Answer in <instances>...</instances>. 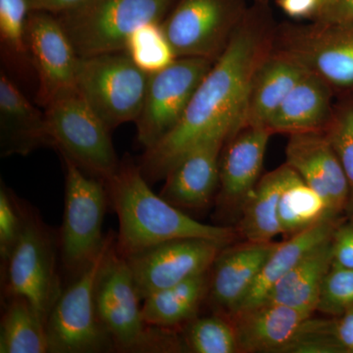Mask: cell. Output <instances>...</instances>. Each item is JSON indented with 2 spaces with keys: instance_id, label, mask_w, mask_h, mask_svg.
I'll return each mask as SVG.
<instances>
[{
  "instance_id": "9c48e42d",
  "label": "cell",
  "mask_w": 353,
  "mask_h": 353,
  "mask_svg": "<svg viewBox=\"0 0 353 353\" xmlns=\"http://www.w3.org/2000/svg\"><path fill=\"white\" fill-rule=\"evenodd\" d=\"M65 166V209L61 253L70 273L80 275L94 261L105 243L102 223L106 205L105 183L61 155Z\"/></svg>"
},
{
  "instance_id": "8fae6325",
  "label": "cell",
  "mask_w": 353,
  "mask_h": 353,
  "mask_svg": "<svg viewBox=\"0 0 353 353\" xmlns=\"http://www.w3.org/2000/svg\"><path fill=\"white\" fill-rule=\"evenodd\" d=\"M9 296H22L48 321L62 294L52 234L34 211L23 208V228L4 265Z\"/></svg>"
},
{
  "instance_id": "ffe728a7",
  "label": "cell",
  "mask_w": 353,
  "mask_h": 353,
  "mask_svg": "<svg viewBox=\"0 0 353 353\" xmlns=\"http://www.w3.org/2000/svg\"><path fill=\"white\" fill-rule=\"evenodd\" d=\"M50 145L44 111L28 101L15 83L0 74V148L2 157L27 155Z\"/></svg>"
},
{
  "instance_id": "e0dca14e",
  "label": "cell",
  "mask_w": 353,
  "mask_h": 353,
  "mask_svg": "<svg viewBox=\"0 0 353 353\" xmlns=\"http://www.w3.org/2000/svg\"><path fill=\"white\" fill-rule=\"evenodd\" d=\"M273 136L266 127L245 126L227 139L220 158V203L243 206L259 182L265 152Z\"/></svg>"
},
{
  "instance_id": "60d3db41",
  "label": "cell",
  "mask_w": 353,
  "mask_h": 353,
  "mask_svg": "<svg viewBox=\"0 0 353 353\" xmlns=\"http://www.w3.org/2000/svg\"><path fill=\"white\" fill-rule=\"evenodd\" d=\"M334 1H336V0H319V7H318V10L317 12L315 13V15L317 13L321 12L324 9L328 8ZM314 16H313V17H314Z\"/></svg>"
},
{
  "instance_id": "7402d4cb",
  "label": "cell",
  "mask_w": 353,
  "mask_h": 353,
  "mask_svg": "<svg viewBox=\"0 0 353 353\" xmlns=\"http://www.w3.org/2000/svg\"><path fill=\"white\" fill-rule=\"evenodd\" d=\"M305 72L289 58L272 50L253 77L241 128L266 127L272 115Z\"/></svg>"
},
{
  "instance_id": "5bb4252c",
  "label": "cell",
  "mask_w": 353,
  "mask_h": 353,
  "mask_svg": "<svg viewBox=\"0 0 353 353\" xmlns=\"http://www.w3.org/2000/svg\"><path fill=\"white\" fill-rule=\"evenodd\" d=\"M26 46L39 80L36 101L46 108L54 97L76 88L80 57L57 15L31 11L26 26Z\"/></svg>"
},
{
  "instance_id": "4dcf8cb0",
  "label": "cell",
  "mask_w": 353,
  "mask_h": 353,
  "mask_svg": "<svg viewBox=\"0 0 353 353\" xmlns=\"http://www.w3.org/2000/svg\"><path fill=\"white\" fill-rule=\"evenodd\" d=\"M185 343L196 353H236L238 340L233 323L225 316H208L190 322Z\"/></svg>"
},
{
  "instance_id": "4fadbf2b",
  "label": "cell",
  "mask_w": 353,
  "mask_h": 353,
  "mask_svg": "<svg viewBox=\"0 0 353 353\" xmlns=\"http://www.w3.org/2000/svg\"><path fill=\"white\" fill-rule=\"evenodd\" d=\"M228 245L205 239H180L125 257L141 301L201 274L208 273Z\"/></svg>"
},
{
  "instance_id": "d6986e66",
  "label": "cell",
  "mask_w": 353,
  "mask_h": 353,
  "mask_svg": "<svg viewBox=\"0 0 353 353\" xmlns=\"http://www.w3.org/2000/svg\"><path fill=\"white\" fill-rule=\"evenodd\" d=\"M310 316L283 304L265 301L231 317L240 352H283Z\"/></svg>"
},
{
  "instance_id": "836d02e7",
  "label": "cell",
  "mask_w": 353,
  "mask_h": 353,
  "mask_svg": "<svg viewBox=\"0 0 353 353\" xmlns=\"http://www.w3.org/2000/svg\"><path fill=\"white\" fill-rule=\"evenodd\" d=\"M353 305V269L332 264L323 281L317 311L340 316Z\"/></svg>"
},
{
  "instance_id": "9a60e30c",
  "label": "cell",
  "mask_w": 353,
  "mask_h": 353,
  "mask_svg": "<svg viewBox=\"0 0 353 353\" xmlns=\"http://www.w3.org/2000/svg\"><path fill=\"white\" fill-rule=\"evenodd\" d=\"M232 132L219 130L190 148L165 178L160 196L179 208H208L220 185V158Z\"/></svg>"
},
{
  "instance_id": "83f0119b",
  "label": "cell",
  "mask_w": 353,
  "mask_h": 353,
  "mask_svg": "<svg viewBox=\"0 0 353 353\" xmlns=\"http://www.w3.org/2000/svg\"><path fill=\"white\" fill-rule=\"evenodd\" d=\"M9 297L1 320L0 352H48V321L24 297Z\"/></svg>"
},
{
  "instance_id": "74e56055",
  "label": "cell",
  "mask_w": 353,
  "mask_h": 353,
  "mask_svg": "<svg viewBox=\"0 0 353 353\" xmlns=\"http://www.w3.org/2000/svg\"><path fill=\"white\" fill-rule=\"evenodd\" d=\"M334 331L345 352L353 353V305L334 320Z\"/></svg>"
},
{
  "instance_id": "ba28073f",
  "label": "cell",
  "mask_w": 353,
  "mask_h": 353,
  "mask_svg": "<svg viewBox=\"0 0 353 353\" xmlns=\"http://www.w3.org/2000/svg\"><path fill=\"white\" fill-rule=\"evenodd\" d=\"M273 52L333 88H353V22L311 20L308 24L277 25Z\"/></svg>"
},
{
  "instance_id": "ac0fdd59",
  "label": "cell",
  "mask_w": 353,
  "mask_h": 353,
  "mask_svg": "<svg viewBox=\"0 0 353 353\" xmlns=\"http://www.w3.org/2000/svg\"><path fill=\"white\" fill-rule=\"evenodd\" d=\"M277 243L246 241L223 248L209 282L211 301L223 314L230 317L236 312Z\"/></svg>"
},
{
  "instance_id": "603a6c76",
  "label": "cell",
  "mask_w": 353,
  "mask_h": 353,
  "mask_svg": "<svg viewBox=\"0 0 353 353\" xmlns=\"http://www.w3.org/2000/svg\"><path fill=\"white\" fill-rule=\"evenodd\" d=\"M332 238L309 252L274 285L265 301L313 315L317 311L323 281L333 264Z\"/></svg>"
},
{
  "instance_id": "ab89813d",
  "label": "cell",
  "mask_w": 353,
  "mask_h": 353,
  "mask_svg": "<svg viewBox=\"0 0 353 353\" xmlns=\"http://www.w3.org/2000/svg\"><path fill=\"white\" fill-rule=\"evenodd\" d=\"M31 11L58 14L69 10L83 0H27Z\"/></svg>"
},
{
  "instance_id": "3957f363",
  "label": "cell",
  "mask_w": 353,
  "mask_h": 353,
  "mask_svg": "<svg viewBox=\"0 0 353 353\" xmlns=\"http://www.w3.org/2000/svg\"><path fill=\"white\" fill-rule=\"evenodd\" d=\"M127 259L116 243L102 266L97 289V314L121 352H173L180 341L170 329L157 328L146 323Z\"/></svg>"
},
{
  "instance_id": "d4e9b609",
  "label": "cell",
  "mask_w": 353,
  "mask_h": 353,
  "mask_svg": "<svg viewBox=\"0 0 353 353\" xmlns=\"http://www.w3.org/2000/svg\"><path fill=\"white\" fill-rule=\"evenodd\" d=\"M292 167L287 163L260 178L241 206L239 232L250 243H272L281 231L279 202Z\"/></svg>"
},
{
  "instance_id": "6da1fadb",
  "label": "cell",
  "mask_w": 353,
  "mask_h": 353,
  "mask_svg": "<svg viewBox=\"0 0 353 353\" xmlns=\"http://www.w3.org/2000/svg\"><path fill=\"white\" fill-rule=\"evenodd\" d=\"M276 24L269 0H252L226 50L199 85L182 120L141 157L150 182L166 178L190 148L219 130L241 126L253 77L273 50Z\"/></svg>"
},
{
  "instance_id": "d6a6232c",
  "label": "cell",
  "mask_w": 353,
  "mask_h": 353,
  "mask_svg": "<svg viewBox=\"0 0 353 353\" xmlns=\"http://www.w3.org/2000/svg\"><path fill=\"white\" fill-rule=\"evenodd\" d=\"M283 352L341 353L345 350L336 338L334 320L312 319L310 316Z\"/></svg>"
},
{
  "instance_id": "5b68a950",
  "label": "cell",
  "mask_w": 353,
  "mask_h": 353,
  "mask_svg": "<svg viewBox=\"0 0 353 353\" xmlns=\"http://www.w3.org/2000/svg\"><path fill=\"white\" fill-rule=\"evenodd\" d=\"M50 146L81 169L105 182L120 161L110 130L77 88L58 94L44 108Z\"/></svg>"
},
{
  "instance_id": "f35d334b",
  "label": "cell",
  "mask_w": 353,
  "mask_h": 353,
  "mask_svg": "<svg viewBox=\"0 0 353 353\" xmlns=\"http://www.w3.org/2000/svg\"><path fill=\"white\" fill-rule=\"evenodd\" d=\"M278 4L290 17L312 19L319 7V0H278Z\"/></svg>"
},
{
  "instance_id": "cb8c5ba5",
  "label": "cell",
  "mask_w": 353,
  "mask_h": 353,
  "mask_svg": "<svg viewBox=\"0 0 353 353\" xmlns=\"http://www.w3.org/2000/svg\"><path fill=\"white\" fill-rule=\"evenodd\" d=\"M338 226L339 219L324 221L283 243H278L236 312L263 303L274 285L313 248L330 240Z\"/></svg>"
},
{
  "instance_id": "1f68e13d",
  "label": "cell",
  "mask_w": 353,
  "mask_h": 353,
  "mask_svg": "<svg viewBox=\"0 0 353 353\" xmlns=\"http://www.w3.org/2000/svg\"><path fill=\"white\" fill-rule=\"evenodd\" d=\"M324 131L347 176L350 197L345 213L353 224V101L334 106L333 115Z\"/></svg>"
},
{
  "instance_id": "30bf717a",
  "label": "cell",
  "mask_w": 353,
  "mask_h": 353,
  "mask_svg": "<svg viewBox=\"0 0 353 353\" xmlns=\"http://www.w3.org/2000/svg\"><path fill=\"white\" fill-rule=\"evenodd\" d=\"M245 0H176L161 23L176 57L215 62L245 17Z\"/></svg>"
},
{
  "instance_id": "d590c367",
  "label": "cell",
  "mask_w": 353,
  "mask_h": 353,
  "mask_svg": "<svg viewBox=\"0 0 353 353\" xmlns=\"http://www.w3.org/2000/svg\"><path fill=\"white\" fill-rule=\"evenodd\" d=\"M333 264L353 269V224L339 225L332 238Z\"/></svg>"
},
{
  "instance_id": "e575fe53",
  "label": "cell",
  "mask_w": 353,
  "mask_h": 353,
  "mask_svg": "<svg viewBox=\"0 0 353 353\" xmlns=\"http://www.w3.org/2000/svg\"><path fill=\"white\" fill-rule=\"evenodd\" d=\"M23 228V208L1 183L0 189V257L2 265L12 254Z\"/></svg>"
},
{
  "instance_id": "7a4b0ae2",
  "label": "cell",
  "mask_w": 353,
  "mask_h": 353,
  "mask_svg": "<svg viewBox=\"0 0 353 353\" xmlns=\"http://www.w3.org/2000/svg\"><path fill=\"white\" fill-rule=\"evenodd\" d=\"M104 183L119 220L116 248L124 257L180 239H205L225 245L236 239L232 228L199 222L153 192L131 158L121 161Z\"/></svg>"
},
{
  "instance_id": "7c38bea8",
  "label": "cell",
  "mask_w": 353,
  "mask_h": 353,
  "mask_svg": "<svg viewBox=\"0 0 353 353\" xmlns=\"http://www.w3.org/2000/svg\"><path fill=\"white\" fill-rule=\"evenodd\" d=\"M213 63L205 58L179 57L150 75L143 108L134 122L139 145L152 148L179 124Z\"/></svg>"
},
{
  "instance_id": "8d00e7d4",
  "label": "cell",
  "mask_w": 353,
  "mask_h": 353,
  "mask_svg": "<svg viewBox=\"0 0 353 353\" xmlns=\"http://www.w3.org/2000/svg\"><path fill=\"white\" fill-rule=\"evenodd\" d=\"M311 20L353 22V0H336L328 8L316 14Z\"/></svg>"
},
{
  "instance_id": "4316f807",
  "label": "cell",
  "mask_w": 353,
  "mask_h": 353,
  "mask_svg": "<svg viewBox=\"0 0 353 353\" xmlns=\"http://www.w3.org/2000/svg\"><path fill=\"white\" fill-rule=\"evenodd\" d=\"M334 217L325 199L292 168L279 202V221L285 240Z\"/></svg>"
},
{
  "instance_id": "277c9868",
  "label": "cell",
  "mask_w": 353,
  "mask_h": 353,
  "mask_svg": "<svg viewBox=\"0 0 353 353\" xmlns=\"http://www.w3.org/2000/svg\"><path fill=\"white\" fill-rule=\"evenodd\" d=\"M176 0H83L58 14L80 58L124 51L141 26L162 23Z\"/></svg>"
},
{
  "instance_id": "f1b7e54d",
  "label": "cell",
  "mask_w": 353,
  "mask_h": 353,
  "mask_svg": "<svg viewBox=\"0 0 353 353\" xmlns=\"http://www.w3.org/2000/svg\"><path fill=\"white\" fill-rule=\"evenodd\" d=\"M124 52L148 75L166 68L178 58L161 23L157 22L141 26L132 32Z\"/></svg>"
},
{
  "instance_id": "2e32d148",
  "label": "cell",
  "mask_w": 353,
  "mask_h": 353,
  "mask_svg": "<svg viewBox=\"0 0 353 353\" xmlns=\"http://www.w3.org/2000/svg\"><path fill=\"white\" fill-rule=\"evenodd\" d=\"M285 163L325 199L334 217L345 212L350 197L347 176L325 131L290 134Z\"/></svg>"
},
{
  "instance_id": "8992f818",
  "label": "cell",
  "mask_w": 353,
  "mask_h": 353,
  "mask_svg": "<svg viewBox=\"0 0 353 353\" xmlns=\"http://www.w3.org/2000/svg\"><path fill=\"white\" fill-rule=\"evenodd\" d=\"M110 232L105 243L73 284L62 292L48 319V336L52 353H94L114 350L112 341L97 314L95 289L102 266L116 243Z\"/></svg>"
},
{
  "instance_id": "52a82bcc",
  "label": "cell",
  "mask_w": 353,
  "mask_h": 353,
  "mask_svg": "<svg viewBox=\"0 0 353 353\" xmlns=\"http://www.w3.org/2000/svg\"><path fill=\"white\" fill-rule=\"evenodd\" d=\"M148 81L124 51L80 58L77 67V90L110 131L136 122Z\"/></svg>"
},
{
  "instance_id": "44dd1931",
  "label": "cell",
  "mask_w": 353,
  "mask_h": 353,
  "mask_svg": "<svg viewBox=\"0 0 353 353\" xmlns=\"http://www.w3.org/2000/svg\"><path fill=\"white\" fill-rule=\"evenodd\" d=\"M334 88L319 77L305 72L280 108L267 122L275 134L324 131L333 115Z\"/></svg>"
},
{
  "instance_id": "484cf974",
  "label": "cell",
  "mask_w": 353,
  "mask_h": 353,
  "mask_svg": "<svg viewBox=\"0 0 353 353\" xmlns=\"http://www.w3.org/2000/svg\"><path fill=\"white\" fill-rule=\"evenodd\" d=\"M208 273L145 297L141 308L146 323L157 328L172 330L194 320L202 301L208 294Z\"/></svg>"
},
{
  "instance_id": "f546056e",
  "label": "cell",
  "mask_w": 353,
  "mask_h": 353,
  "mask_svg": "<svg viewBox=\"0 0 353 353\" xmlns=\"http://www.w3.org/2000/svg\"><path fill=\"white\" fill-rule=\"evenodd\" d=\"M31 13L27 0H0V43L7 62L18 69L32 66L26 46V26Z\"/></svg>"
}]
</instances>
